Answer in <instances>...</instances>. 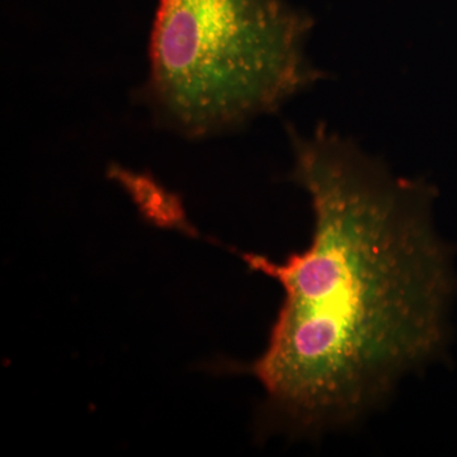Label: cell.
Returning a JSON list of instances; mask_svg holds the SVG:
<instances>
[{"label": "cell", "mask_w": 457, "mask_h": 457, "mask_svg": "<svg viewBox=\"0 0 457 457\" xmlns=\"http://www.w3.org/2000/svg\"><path fill=\"white\" fill-rule=\"evenodd\" d=\"M312 26L288 0H159L141 101L186 139L239 130L323 78Z\"/></svg>", "instance_id": "7a4b0ae2"}, {"label": "cell", "mask_w": 457, "mask_h": 457, "mask_svg": "<svg viewBox=\"0 0 457 457\" xmlns=\"http://www.w3.org/2000/svg\"><path fill=\"white\" fill-rule=\"evenodd\" d=\"M287 132L290 179L311 198V243L282 262L231 249L284 299L260 357L212 370L260 381L258 435L312 438L356 425L444 357L457 276L431 183L396 176L326 126Z\"/></svg>", "instance_id": "6da1fadb"}, {"label": "cell", "mask_w": 457, "mask_h": 457, "mask_svg": "<svg viewBox=\"0 0 457 457\" xmlns=\"http://www.w3.org/2000/svg\"><path fill=\"white\" fill-rule=\"evenodd\" d=\"M108 177L130 195L141 215L150 224L177 230L188 237H200L197 228L189 222L179 195L171 194L154 177L134 173L121 165H111Z\"/></svg>", "instance_id": "3957f363"}]
</instances>
